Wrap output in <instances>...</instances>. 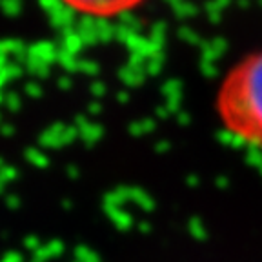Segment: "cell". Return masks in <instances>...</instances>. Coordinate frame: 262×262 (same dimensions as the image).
Returning a JSON list of instances; mask_svg holds the SVG:
<instances>
[{
	"label": "cell",
	"mask_w": 262,
	"mask_h": 262,
	"mask_svg": "<svg viewBox=\"0 0 262 262\" xmlns=\"http://www.w3.org/2000/svg\"><path fill=\"white\" fill-rule=\"evenodd\" d=\"M215 110L229 135L262 149V49L242 57L224 75Z\"/></svg>",
	"instance_id": "cell-1"
},
{
	"label": "cell",
	"mask_w": 262,
	"mask_h": 262,
	"mask_svg": "<svg viewBox=\"0 0 262 262\" xmlns=\"http://www.w3.org/2000/svg\"><path fill=\"white\" fill-rule=\"evenodd\" d=\"M62 2L82 15L110 18V16H119L135 9L144 0H62Z\"/></svg>",
	"instance_id": "cell-2"
}]
</instances>
